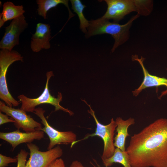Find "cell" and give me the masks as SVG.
I'll return each mask as SVG.
<instances>
[{
	"label": "cell",
	"mask_w": 167,
	"mask_h": 167,
	"mask_svg": "<svg viewBox=\"0 0 167 167\" xmlns=\"http://www.w3.org/2000/svg\"><path fill=\"white\" fill-rule=\"evenodd\" d=\"M102 162L104 165L107 167L111 166L114 163L120 164L124 167H132L127 152L116 148L113 155L110 158L102 160Z\"/></svg>",
	"instance_id": "obj_17"
},
{
	"label": "cell",
	"mask_w": 167,
	"mask_h": 167,
	"mask_svg": "<svg viewBox=\"0 0 167 167\" xmlns=\"http://www.w3.org/2000/svg\"><path fill=\"white\" fill-rule=\"evenodd\" d=\"M48 167H66L63 160L61 158L57 159Z\"/></svg>",
	"instance_id": "obj_23"
},
{
	"label": "cell",
	"mask_w": 167,
	"mask_h": 167,
	"mask_svg": "<svg viewBox=\"0 0 167 167\" xmlns=\"http://www.w3.org/2000/svg\"><path fill=\"white\" fill-rule=\"evenodd\" d=\"M115 121L117 125L116 130L117 134L114 138V145L116 148L125 151L126 138L130 135L128 132V129L131 125L135 123V120L132 118L124 120L122 118L117 117Z\"/></svg>",
	"instance_id": "obj_14"
},
{
	"label": "cell",
	"mask_w": 167,
	"mask_h": 167,
	"mask_svg": "<svg viewBox=\"0 0 167 167\" xmlns=\"http://www.w3.org/2000/svg\"><path fill=\"white\" fill-rule=\"evenodd\" d=\"M46 81L44 89L41 94L38 97L35 98H29L24 94L18 96L17 98L22 104L20 109L26 112L34 113L36 107L41 104H49L55 107V111L62 110L68 113L70 115H73V113L67 109L61 106L59 104L62 101V96L61 92H58L57 98L52 96L49 92V83L50 79L54 76L53 71H48L46 74Z\"/></svg>",
	"instance_id": "obj_3"
},
{
	"label": "cell",
	"mask_w": 167,
	"mask_h": 167,
	"mask_svg": "<svg viewBox=\"0 0 167 167\" xmlns=\"http://www.w3.org/2000/svg\"><path fill=\"white\" fill-rule=\"evenodd\" d=\"M28 155V152L24 149L20 150L16 156L18 160L17 167H25Z\"/></svg>",
	"instance_id": "obj_20"
},
{
	"label": "cell",
	"mask_w": 167,
	"mask_h": 167,
	"mask_svg": "<svg viewBox=\"0 0 167 167\" xmlns=\"http://www.w3.org/2000/svg\"><path fill=\"white\" fill-rule=\"evenodd\" d=\"M25 12L23 5L16 6L9 1L4 2L2 12L0 14V28L6 22L20 16Z\"/></svg>",
	"instance_id": "obj_15"
},
{
	"label": "cell",
	"mask_w": 167,
	"mask_h": 167,
	"mask_svg": "<svg viewBox=\"0 0 167 167\" xmlns=\"http://www.w3.org/2000/svg\"><path fill=\"white\" fill-rule=\"evenodd\" d=\"M28 26L24 15L12 20L5 27V32L0 42V48L11 51L19 43L20 35Z\"/></svg>",
	"instance_id": "obj_9"
},
{
	"label": "cell",
	"mask_w": 167,
	"mask_h": 167,
	"mask_svg": "<svg viewBox=\"0 0 167 167\" xmlns=\"http://www.w3.org/2000/svg\"><path fill=\"white\" fill-rule=\"evenodd\" d=\"M6 114L2 113V112H0V125L10 122H12L15 123V121L11 118H9Z\"/></svg>",
	"instance_id": "obj_22"
},
{
	"label": "cell",
	"mask_w": 167,
	"mask_h": 167,
	"mask_svg": "<svg viewBox=\"0 0 167 167\" xmlns=\"http://www.w3.org/2000/svg\"><path fill=\"white\" fill-rule=\"evenodd\" d=\"M50 26L48 24L39 23L36 24L35 33L31 38L30 47L32 51L38 52L42 49L50 48L51 36Z\"/></svg>",
	"instance_id": "obj_13"
},
{
	"label": "cell",
	"mask_w": 167,
	"mask_h": 167,
	"mask_svg": "<svg viewBox=\"0 0 167 167\" xmlns=\"http://www.w3.org/2000/svg\"><path fill=\"white\" fill-rule=\"evenodd\" d=\"M126 150L132 167H167V119L159 118L134 134Z\"/></svg>",
	"instance_id": "obj_1"
},
{
	"label": "cell",
	"mask_w": 167,
	"mask_h": 167,
	"mask_svg": "<svg viewBox=\"0 0 167 167\" xmlns=\"http://www.w3.org/2000/svg\"><path fill=\"white\" fill-rule=\"evenodd\" d=\"M107 10L102 18L118 23L125 16L133 11L136 12L135 0H105Z\"/></svg>",
	"instance_id": "obj_10"
},
{
	"label": "cell",
	"mask_w": 167,
	"mask_h": 167,
	"mask_svg": "<svg viewBox=\"0 0 167 167\" xmlns=\"http://www.w3.org/2000/svg\"><path fill=\"white\" fill-rule=\"evenodd\" d=\"M44 132L41 130L23 132L19 130L9 132H0V139L9 143L12 146V151L19 145L31 143L34 140H40L44 137Z\"/></svg>",
	"instance_id": "obj_12"
},
{
	"label": "cell",
	"mask_w": 167,
	"mask_h": 167,
	"mask_svg": "<svg viewBox=\"0 0 167 167\" xmlns=\"http://www.w3.org/2000/svg\"><path fill=\"white\" fill-rule=\"evenodd\" d=\"M23 61V57L17 51H9L1 49L0 51V98L6 105L12 107L20 104L19 101L15 100L12 96L8 89L6 74L8 68L16 61Z\"/></svg>",
	"instance_id": "obj_4"
},
{
	"label": "cell",
	"mask_w": 167,
	"mask_h": 167,
	"mask_svg": "<svg viewBox=\"0 0 167 167\" xmlns=\"http://www.w3.org/2000/svg\"><path fill=\"white\" fill-rule=\"evenodd\" d=\"M71 8L78 15L80 21V28L81 31L86 34L87 28L90 25L89 21L85 17L83 11L86 6L83 4L79 0H71Z\"/></svg>",
	"instance_id": "obj_18"
},
{
	"label": "cell",
	"mask_w": 167,
	"mask_h": 167,
	"mask_svg": "<svg viewBox=\"0 0 167 167\" xmlns=\"http://www.w3.org/2000/svg\"><path fill=\"white\" fill-rule=\"evenodd\" d=\"M83 101L90 108V109L88 110V112L93 117L96 122V128L95 131L93 133L86 135L83 139L75 141L71 144V147H72L79 142L87 139L89 137L98 136L102 139L104 142V148L101 156L102 161L109 158L113 155L115 149L113 142L114 131L117 126L115 121L112 118L109 124L106 125L101 124L96 118L95 112L92 109L90 105L88 104L84 100Z\"/></svg>",
	"instance_id": "obj_5"
},
{
	"label": "cell",
	"mask_w": 167,
	"mask_h": 167,
	"mask_svg": "<svg viewBox=\"0 0 167 167\" xmlns=\"http://www.w3.org/2000/svg\"><path fill=\"white\" fill-rule=\"evenodd\" d=\"M0 112L11 117L15 121L14 124L18 130L21 129L25 132H31L40 130L41 124L35 120L26 112L20 109H16L6 105L0 101Z\"/></svg>",
	"instance_id": "obj_8"
},
{
	"label": "cell",
	"mask_w": 167,
	"mask_h": 167,
	"mask_svg": "<svg viewBox=\"0 0 167 167\" xmlns=\"http://www.w3.org/2000/svg\"><path fill=\"white\" fill-rule=\"evenodd\" d=\"M137 14L147 16L152 12L153 8L152 1L135 0Z\"/></svg>",
	"instance_id": "obj_19"
},
{
	"label": "cell",
	"mask_w": 167,
	"mask_h": 167,
	"mask_svg": "<svg viewBox=\"0 0 167 167\" xmlns=\"http://www.w3.org/2000/svg\"><path fill=\"white\" fill-rule=\"evenodd\" d=\"M132 60L137 61L142 67L144 78L140 85L137 89L132 91L133 95L137 96L142 91L148 88L152 87L164 86L166 89L161 92L159 98L167 94V78L161 77L150 74L145 67L143 64V61L145 58L142 57L139 58L138 55H135L132 56Z\"/></svg>",
	"instance_id": "obj_11"
},
{
	"label": "cell",
	"mask_w": 167,
	"mask_h": 167,
	"mask_svg": "<svg viewBox=\"0 0 167 167\" xmlns=\"http://www.w3.org/2000/svg\"><path fill=\"white\" fill-rule=\"evenodd\" d=\"M17 158H12L0 154V167H6L10 163L17 162Z\"/></svg>",
	"instance_id": "obj_21"
},
{
	"label": "cell",
	"mask_w": 167,
	"mask_h": 167,
	"mask_svg": "<svg viewBox=\"0 0 167 167\" xmlns=\"http://www.w3.org/2000/svg\"><path fill=\"white\" fill-rule=\"evenodd\" d=\"M67 0H37L36 2L38 5L37 9L38 14L42 17L45 19H47V11L51 8L55 7L58 5L62 4L66 6L69 11V16L66 23L71 18L75 15L73 14L70 10Z\"/></svg>",
	"instance_id": "obj_16"
},
{
	"label": "cell",
	"mask_w": 167,
	"mask_h": 167,
	"mask_svg": "<svg viewBox=\"0 0 167 167\" xmlns=\"http://www.w3.org/2000/svg\"><path fill=\"white\" fill-rule=\"evenodd\" d=\"M45 110L39 107L36 108L33 113L40 118L41 123L44 126L40 130L45 133L49 138L50 142L47 147L48 150L53 148L57 145L71 144L76 141L77 135L73 131H60L50 126L45 116Z\"/></svg>",
	"instance_id": "obj_6"
},
{
	"label": "cell",
	"mask_w": 167,
	"mask_h": 167,
	"mask_svg": "<svg viewBox=\"0 0 167 167\" xmlns=\"http://www.w3.org/2000/svg\"><path fill=\"white\" fill-rule=\"evenodd\" d=\"M139 15L133 16L125 24L121 25L118 23L111 22L109 20L101 17L89 21L90 25L85 36L87 38L97 35L106 34L110 35L114 39L111 49L112 52L123 44L129 38V30L133 21Z\"/></svg>",
	"instance_id": "obj_2"
},
{
	"label": "cell",
	"mask_w": 167,
	"mask_h": 167,
	"mask_svg": "<svg viewBox=\"0 0 167 167\" xmlns=\"http://www.w3.org/2000/svg\"><path fill=\"white\" fill-rule=\"evenodd\" d=\"M93 166H94V167H100V166H98V167H96V166H95V165H93ZM105 167H107L105 166Z\"/></svg>",
	"instance_id": "obj_25"
},
{
	"label": "cell",
	"mask_w": 167,
	"mask_h": 167,
	"mask_svg": "<svg viewBox=\"0 0 167 167\" xmlns=\"http://www.w3.org/2000/svg\"><path fill=\"white\" fill-rule=\"evenodd\" d=\"M30 152V157L25 167H48L51 163L59 158L63 154V150L57 146L48 151L42 152L36 145L32 143H26Z\"/></svg>",
	"instance_id": "obj_7"
},
{
	"label": "cell",
	"mask_w": 167,
	"mask_h": 167,
	"mask_svg": "<svg viewBox=\"0 0 167 167\" xmlns=\"http://www.w3.org/2000/svg\"><path fill=\"white\" fill-rule=\"evenodd\" d=\"M70 167H85L83 166L82 164L78 161L75 160L73 161Z\"/></svg>",
	"instance_id": "obj_24"
}]
</instances>
